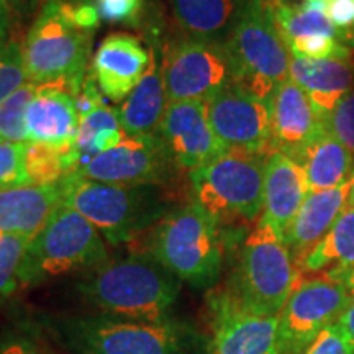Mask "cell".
I'll return each instance as SVG.
<instances>
[{
	"label": "cell",
	"instance_id": "obj_1",
	"mask_svg": "<svg viewBox=\"0 0 354 354\" xmlns=\"http://www.w3.org/2000/svg\"><path fill=\"white\" fill-rule=\"evenodd\" d=\"M79 289L100 315L161 322L172 317L180 281L151 253H136L109 259L88 271Z\"/></svg>",
	"mask_w": 354,
	"mask_h": 354
},
{
	"label": "cell",
	"instance_id": "obj_2",
	"mask_svg": "<svg viewBox=\"0 0 354 354\" xmlns=\"http://www.w3.org/2000/svg\"><path fill=\"white\" fill-rule=\"evenodd\" d=\"M162 189L95 183L74 172L64 179V203L86 216L105 241L122 245L156 227L172 210Z\"/></svg>",
	"mask_w": 354,
	"mask_h": 354
},
{
	"label": "cell",
	"instance_id": "obj_3",
	"mask_svg": "<svg viewBox=\"0 0 354 354\" xmlns=\"http://www.w3.org/2000/svg\"><path fill=\"white\" fill-rule=\"evenodd\" d=\"M234 84L271 104L289 79L292 53L274 17L272 0H245L227 41Z\"/></svg>",
	"mask_w": 354,
	"mask_h": 354
},
{
	"label": "cell",
	"instance_id": "obj_4",
	"mask_svg": "<svg viewBox=\"0 0 354 354\" xmlns=\"http://www.w3.org/2000/svg\"><path fill=\"white\" fill-rule=\"evenodd\" d=\"M149 253L180 282L210 287L223 266V238L220 221L190 201L172 209L154 227Z\"/></svg>",
	"mask_w": 354,
	"mask_h": 354
},
{
	"label": "cell",
	"instance_id": "obj_5",
	"mask_svg": "<svg viewBox=\"0 0 354 354\" xmlns=\"http://www.w3.org/2000/svg\"><path fill=\"white\" fill-rule=\"evenodd\" d=\"M299 279L300 271L284 238L258 221L243 241L236 268L223 294L248 312L279 315Z\"/></svg>",
	"mask_w": 354,
	"mask_h": 354
},
{
	"label": "cell",
	"instance_id": "obj_6",
	"mask_svg": "<svg viewBox=\"0 0 354 354\" xmlns=\"http://www.w3.org/2000/svg\"><path fill=\"white\" fill-rule=\"evenodd\" d=\"M64 338L84 354H201L203 339L192 325L171 317L161 322L107 315L63 323Z\"/></svg>",
	"mask_w": 354,
	"mask_h": 354
},
{
	"label": "cell",
	"instance_id": "obj_7",
	"mask_svg": "<svg viewBox=\"0 0 354 354\" xmlns=\"http://www.w3.org/2000/svg\"><path fill=\"white\" fill-rule=\"evenodd\" d=\"M92 37L69 19L63 0H48L21 43L28 81L37 86L64 82L76 97L88 74Z\"/></svg>",
	"mask_w": 354,
	"mask_h": 354
},
{
	"label": "cell",
	"instance_id": "obj_8",
	"mask_svg": "<svg viewBox=\"0 0 354 354\" xmlns=\"http://www.w3.org/2000/svg\"><path fill=\"white\" fill-rule=\"evenodd\" d=\"M109 261L104 236L73 207L61 203L30 240L20 266V284L32 286Z\"/></svg>",
	"mask_w": 354,
	"mask_h": 354
},
{
	"label": "cell",
	"instance_id": "obj_9",
	"mask_svg": "<svg viewBox=\"0 0 354 354\" xmlns=\"http://www.w3.org/2000/svg\"><path fill=\"white\" fill-rule=\"evenodd\" d=\"M269 154L227 149L189 172L192 201L220 221H254L263 214L264 172Z\"/></svg>",
	"mask_w": 354,
	"mask_h": 354
},
{
	"label": "cell",
	"instance_id": "obj_10",
	"mask_svg": "<svg viewBox=\"0 0 354 354\" xmlns=\"http://www.w3.org/2000/svg\"><path fill=\"white\" fill-rule=\"evenodd\" d=\"M167 102H207L234 84L227 44L179 37L166 43L161 57Z\"/></svg>",
	"mask_w": 354,
	"mask_h": 354
},
{
	"label": "cell",
	"instance_id": "obj_11",
	"mask_svg": "<svg viewBox=\"0 0 354 354\" xmlns=\"http://www.w3.org/2000/svg\"><path fill=\"white\" fill-rule=\"evenodd\" d=\"M351 299L343 282L328 276L300 277L279 313L281 354H304L323 330L335 325Z\"/></svg>",
	"mask_w": 354,
	"mask_h": 354
},
{
	"label": "cell",
	"instance_id": "obj_12",
	"mask_svg": "<svg viewBox=\"0 0 354 354\" xmlns=\"http://www.w3.org/2000/svg\"><path fill=\"white\" fill-rule=\"evenodd\" d=\"M179 172L161 136L153 131L125 136L120 145L79 166L76 174L95 183L166 187Z\"/></svg>",
	"mask_w": 354,
	"mask_h": 354
},
{
	"label": "cell",
	"instance_id": "obj_13",
	"mask_svg": "<svg viewBox=\"0 0 354 354\" xmlns=\"http://www.w3.org/2000/svg\"><path fill=\"white\" fill-rule=\"evenodd\" d=\"M210 125L227 149L271 153V104L232 84L207 100Z\"/></svg>",
	"mask_w": 354,
	"mask_h": 354
},
{
	"label": "cell",
	"instance_id": "obj_14",
	"mask_svg": "<svg viewBox=\"0 0 354 354\" xmlns=\"http://www.w3.org/2000/svg\"><path fill=\"white\" fill-rule=\"evenodd\" d=\"M156 133L180 171H196L227 151L202 100L169 102Z\"/></svg>",
	"mask_w": 354,
	"mask_h": 354
},
{
	"label": "cell",
	"instance_id": "obj_15",
	"mask_svg": "<svg viewBox=\"0 0 354 354\" xmlns=\"http://www.w3.org/2000/svg\"><path fill=\"white\" fill-rule=\"evenodd\" d=\"M214 317L212 354H281L279 315L248 312L223 290L210 297Z\"/></svg>",
	"mask_w": 354,
	"mask_h": 354
},
{
	"label": "cell",
	"instance_id": "obj_16",
	"mask_svg": "<svg viewBox=\"0 0 354 354\" xmlns=\"http://www.w3.org/2000/svg\"><path fill=\"white\" fill-rule=\"evenodd\" d=\"M325 122L304 88L287 79L276 88L271 100V151L300 162Z\"/></svg>",
	"mask_w": 354,
	"mask_h": 354
},
{
	"label": "cell",
	"instance_id": "obj_17",
	"mask_svg": "<svg viewBox=\"0 0 354 354\" xmlns=\"http://www.w3.org/2000/svg\"><path fill=\"white\" fill-rule=\"evenodd\" d=\"M149 61L151 51L135 35L110 33L102 39L92 57L91 76L107 99L122 102L143 79Z\"/></svg>",
	"mask_w": 354,
	"mask_h": 354
},
{
	"label": "cell",
	"instance_id": "obj_18",
	"mask_svg": "<svg viewBox=\"0 0 354 354\" xmlns=\"http://www.w3.org/2000/svg\"><path fill=\"white\" fill-rule=\"evenodd\" d=\"M308 192L304 166L286 154L271 151L266 159L264 205L259 221L284 238Z\"/></svg>",
	"mask_w": 354,
	"mask_h": 354
},
{
	"label": "cell",
	"instance_id": "obj_19",
	"mask_svg": "<svg viewBox=\"0 0 354 354\" xmlns=\"http://www.w3.org/2000/svg\"><path fill=\"white\" fill-rule=\"evenodd\" d=\"M30 143L53 146L74 145L79 131V113L74 92L68 84H44L26 112Z\"/></svg>",
	"mask_w": 354,
	"mask_h": 354
},
{
	"label": "cell",
	"instance_id": "obj_20",
	"mask_svg": "<svg viewBox=\"0 0 354 354\" xmlns=\"http://www.w3.org/2000/svg\"><path fill=\"white\" fill-rule=\"evenodd\" d=\"M353 184L354 177L338 187L308 192L284 236L286 245L297 268L348 207V197Z\"/></svg>",
	"mask_w": 354,
	"mask_h": 354
},
{
	"label": "cell",
	"instance_id": "obj_21",
	"mask_svg": "<svg viewBox=\"0 0 354 354\" xmlns=\"http://www.w3.org/2000/svg\"><path fill=\"white\" fill-rule=\"evenodd\" d=\"M64 203V179L57 184L0 190V234L33 238Z\"/></svg>",
	"mask_w": 354,
	"mask_h": 354
},
{
	"label": "cell",
	"instance_id": "obj_22",
	"mask_svg": "<svg viewBox=\"0 0 354 354\" xmlns=\"http://www.w3.org/2000/svg\"><path fill=\"white\" fill-rule=\"evenodd\" d=\"M289 79L304 88L318 115L325 118L344 94L354 91V59H305L292 56Z\"/></svg>",
	"mask_w": 354,
	"mask_h": 354
},
{
	"label": "cell",
	"instance_id": "obj_23",
	"mask_svg": "<svg viewBox=\"0 0 354 354\" xmlns=\"http://www.w3.org/2000/svg\"><path fill=\"white\" fill-rule=\"evenodd\" d=\"M167 95L162 77L158 48H151V61L143 79L118 109L120 125L127 136L145 135L158 130L167 107Z\"/></svg>",
	"mask_w": 354,
	"mask_h": 354
},
{
	"label": "cell",
	"instance_id": "obj_24",
	"mask_svg": "<svg viewBox=\"0 0 354 354\" xmlns=\"http://www.w3.org/2000/svg\"><path fill=\"white\" fill-rule=\"evenodd\" d=\"M183 37L227 41L245 0H169Z\"/></svg>",
	"mask_w": 354,
	"mask_h": 354
},
{
	"label": "cell",
	"instance_id": "obj_25",
	"mask_svg": "<svg viewBox=\"0 0 354 354\" xmlns=\"http://www.w3.org/2000/svg\"><path fill=\"white\" fill-rule=\"evenodd\" d=\"M307 174L310 192L338 187L354 177V154L335 138L326 127L305 149L299 162Z\"/></svg>",
	"mask_w": 354,
	"mask_h": 354
},
{
	"label": "cell",
	"instance_id": "obj_26",
	"mask_svg": "<svg viewBox=\"0 0 354 354\" xmlns=\"http://www.w3.org/2000/svg\"><path fill=\"white\" fill-rule=\"evenodd\" d=\"M351 269H354V207L348 205L328 233L302 259L299 271L300 274L326 271V276L338 281Z\"/></svg>",
	"mask_w": 354,
	"mask_h": 354
},
{
	"label": "cell",
	"instance_id": "obj_27",
	"mask_svg": "<svg viewBox=\"0 0 354 354\" xmlns=\"http://www.w3.org/2000/svg\"><path fill=\"white\" fill-rule=\"evenodd\" d=\"M274 17L284 35L287 44L304 37H331L344 43L346 33L339 32L326 17L325 0H305L304 3H290L272 0Z\"/></svg>",
	"mask_w": 354,
	"mask_h": 354
},
{
	"label": "cell",
	"instance_id": "obj_28",
	"mask_svg": "<svg viewBox=\"0 0 354 354\" xmlns=\"http://www.w3.org/2000/svg\"><path fill=\"white\" fill-rule=\"evenodd\" d=\"M81 166L76 143L53 146L43 143H26L25 167L32 185L57 184L74 174Z\"/></svg>",
	"mask_w": 354,
	"mask_h": 354
},
{
	"label": "cell",
	"instance_id": "obj_29",
	"mask_svg": "<svg viewBox=\"0 0 354 354\" xmlns=\"http://www.w3.org/2000/svg\"><path fill=\"white\" fill-rule=\"evenodd\" d=\"M125 131L120 125L118 110L102 105L94 112L79 120L76 148L81 156V165L97 154L109 151L125 140Z\"/></svg>",
	"mask_w": 354,
	"mask_h": 354
},
{
	"label": "cell",
	"instance_id": "obj_30",
	"mask_svg": "<svg viewBox=\"0 0 354 354\" xmlns=\"http://www.w3.org/2000/svg\"><path fill=\"white\" fill-rule=\"evenodd\" d=\"M39 86L26 82L0 104V140L12 143H30L26 130V112L38 94Z\"/></svg>",
	"mask_w": 354,
	"mask_h": 354
},
{
	"label": "cell",
	"instance_id": "obj_31",
	"mask_svg": "<svg viewBox=\"0 0 354 354\" xmlns=\"http://www.w3.org/2000/svg\"><path fill=\"white\" fill-rule=\"evenodd\" d=\"M30 240L21 234H0V304L20 284V266Z\"/></svg>",
	"mask_w": 354,
	"mask_h": 354
},
{
	"label": "cell",
	"instance_id": "obj_32",
	"mask_svg": "<svg viewBox=\"0 0 354 354\" xmlns=\"http://www.w3.org/2000/svg\"><path fill=\"white\" fill-rule=\"evenodd\" d=\"M26 82L30 81L25 71L21 43L17 39H8L0 46V104Z\"/></svg>",
	"mask_w": 354,
	"mask_h": 354
},
{
	"label": "cell",
	"instance_id": "obj_33",
	"mask_svg": "<svg viewBox=\"0 0 354 354\" xmlns=\"http://www.w3.org/2000/svg\"><path fill=\"white\" fill-rule=\"evenodd\" d=\"M25 151L26 143L0 140V190L32 185L26 174Z\"/></svg>",
	"mask_w": 354,
	"mask_h": 354
},
{
	"label": "cell",
	"instance_id": "obj_34",
	"mask_svg": "<svg viewBox=\"0 0 354 354\" xmlns=\"http://www.w3.org/2000/svg\"><path fill=\"white\" fill-rule=\"evenodd\" d=\"M292 56L305 59H331V57H353L351 48L331 37H304L289 41Z\"/></svg>",
	"mask_w": 354,
	"mask_h": 354
},
{
	"label": "cell",
	"instance_id": "obj_35",
	"mask_svg": "<svg viewBox=\"0 0 354 354\" xmlns=\"http://www.w3.org/2000/svg\"><path fill=\"white\" fill-rule=\"evenodd\" d=\"M323 122L326 130L354 154V91L344 94Z\"/></svg>",
	"mask_w": 354,
	"mask_h": 354
},
{
	"label": "cell",
	"instance_id": "obj_36",
	"mask_svg": "<svg viewBox=\"0 0 354 354\" xmlns=\"http://www.w3.org/2000/svg\"><path fill=\"white\" fill-rule=\"evenodd\" d=\"M100 20L113 25H136L146 0H94Z\"/></svg>",
	"mask_w": 354,
	"mask_h": 354
},
{
	"label": "cell",
	"instance_id": "obj_37",
	"mask_svg": "<svg viewBox=\"0 0 354 354\" xmlns=\"http://www.w3.org/2000/svg\"><path fill=\"white\" fill-rule=\"evenodd\" d=\"M304 354H354L336 325L323 330Z\"/></svg>",
	"mask_w": 354,
	"mask_h": 354
},
{
	"label": "cell",
	"instance_id": "obj_38",
	"mask_svg": "<svg viewBox=\"0 0 354 354\" xmlns=\"http://www.w3.org/2000/svg\"><path fill=\"white\" fill-rule=\"evenodd\" d=\"M326 17L339 32H351L354 30V0H328Z\"/></svg>",
	"mask_w": 354,
	"mask_h": 354
},
{
	"label": "cell",
	"instance_id": "obj_39",
	"mask_svg": "<svg viewBox=\"0 0 354 354\" xmlns=\"http://www.w3.org/2000/svg\"><path fill=\"white\" fill-rule=\"evenodd\" d=\"M48 0H8L17 20L35 19Z\"/></svg>",
	"mask_w": 354,
	"mask_h": 354
},
{
	"label": "cell",
	"instance_id": "obj_40",
	"mask_svg": "<svg viewBox=\"0 0 354 354\" xmlns=\"http://www.w3.org/2000/svg\"><path fill=\"white\" fill-rule=\"evenodd\" d=\"M335 325L338 326L339 331H342L344 339H346L349 348H351L354 353V299H351L348 307L343 310V313L339 315L338 320H336Z\"/></svg>",
	"mask_w": 354,
	"mask_h": 354
},
{
	"label": "cell",
	"instance_id": "obj_41",
	"mask_svg": "<svg viewBox=\"0 0 354 354\" xmlns=\"http://www.w3.org/2000/svg\"><path fill=\"white\" fill-rule=\"evenodd\" d=\"M15 20V13H13L8 0H0V46L10 39L8 35H10L12 25Z\"/></svg>",
	"mask_w": 354,
	"mask_h": 354
},
{
	"label": "cell",
	"instance_id": "obj_42",
	"mask_svg": "<svg viewBox=\"0 0 354 354\" xmlns=\"http://www.w3.org/2000/svg\"><path fill=\"white\" fill-rule=\"evenodd\" d=\"M338 281L343 282L344 287H346L348 292H349V295H351V297L354 299V269H351V271H348V272H344L343 276L338 279Z\"/></svg>",
	"mask_w": 354,
	"mask_h": 354
},
{
	"label": "cell",
	"instance_id": "obj_43",
	"mask_svg": "<svg viewBox=\"0 0 354 354\" xmlns=\"http://www.w3.org/2000/svg\"><path fill=\"white\" fill-rule=\"evenodd\" d=\"M0 354H30L28 349L25 346H21V344H10V346L3 348Z\"/></svg>",
	"mask_w": 354,
	"mask_h": 354
},
{
	"label": "cell",
	"instance_id": "obj_44",
	"mask_svg": "<svg viewBox=\"0 0 354 354\" xmlns=\"http://www.w3.org/2000/svg\"><path fill=\"white\" fill-rule=\"evenodd\" d=\"M344 44L354 50V30H351V32L346 33V39H344Z\"/></svg>",
	"mask_w": 354,
	"mask_h": 354
},
{
	"label": "cell",
	"instance_id": "obj_45",
	"mask_svg": "<svg viewBox=\"0 0 354 354\" xmlns=\"http://www.w3.org/2000/svg\"><path fill=\"white\" fill-rule=\"evenodd\" d=\"M348 205H349V207H354V184H353V187H351V192H349Z\"/></svg>",
	"mask_w": 354,
	"mask_h": 354
},
{
	"label": "cell",
	"instance_id": "obj_46",
	"mask_svg": "<svg viewBox=\"0 0 354 354\" xmlns=\"http://www.w3.org/2000/svg\"><path fill=\"white\" fill-rule=\"evenodd\" d=\"M66 2H91V0H66Z\"/></svg>",
	"mask_w": 354,
	"mask_h": 354
},
{
	"label": "cell",
	"instance_id": "obj_47",
	"mask_svg": "<svg viewBox=\"0 0 354 354\" xmlns=\"http://www.w3.org/2000/svg\"><path fill=\"white\" fill-rule=\"evenodd\" d=\"M279 2H292V0H279Z\"/></svg>",
	"mask_w": 354,
	"mask_h": 354
},
{
	"label": "cell",
	"instance_id": "obj_48",
	"mask_svg": "<svg viewBox=\"0 0 354 354\" xmlns=\"http://www.w3.org/2000/svg\"><path fill=\"white\" fill-rule=\"evenodd\" d=\"M325 2H328V0H325Z\"/></svg>",
	"mask_w": 354,
	"mask_h": 354
}]
</instances>
